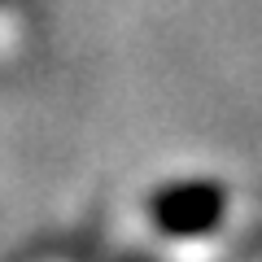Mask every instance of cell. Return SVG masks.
<instances>
[{
    "mask_svg": "<svg viewBox=\"0 0 262 262\" xmlns=\"http://www.w3.org/2000/svg\"><path fill=\"white\" fill-rule=\"evenodd\" d=\"M227 210V192L210 179H184V184H170L162 192H153L149 214L153 223L166 236H206L223 223Z\"/></svg>",
    "mask_w": 262,
    "mask_h": 262,
    "instance_id": "6da1fadb",
    "label": "cell"
}]
</instances>
